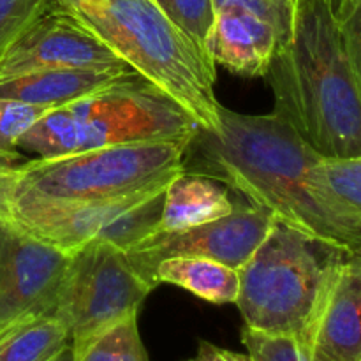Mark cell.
<instances>
[{"label": "cell", "mask_w": 361, "mask_h": 361, "mask_svg": "<svg viewBox=\"0 0 361 361\" xmlns=\"http://www.w3.org/2000/svg\"><path fill=\"white\" fill-rule=\"evenodd\" d=\"M207 175L242 192L277 222L345 250L361 249V221L317 180L323 157L277 113L242 115L221 104L219 126L192 141Z\"/></svg>", "instance_id": "cell-1"}, {"label": "cell", "mask_w": 361, "mask_h": 361, "mask_svg": "<svg viewBox=\"0 0 361 361\" xmlns=\"http://www.w3.org/2000/svg\"><path fill=\"white\" fill-rule=\"evenodd\" d=\"M275 113L321 157L361 155V88L328 0H300L267 74Z\"/></svg>", "instance_id": "cell-2"}, {"label": "cell", "mask_w": 361, "mask_h": 361, "mask_svg": "<svg viewBox=\"0 0 361 361\" xmlns=\"http://www.w3.org/2000/svg\"><path fill=\"white\" fill-rule=\"evenodd\" d=\"M94 32L122 62L178 102L197 126H219L215 63L154 0H53Z\"/></svg>", "instance_id": "cell-3"}, {"label": "cell", "mask_w": 361, "mask_h": 361, "mask_svg": "<svg viewBox=\"0 0 361 361\" xmlns=\"http://www.w3.org/2000/svg\"><path fill=\"white\" fill-rule=\"evenodd\" d=\"M201 127L154 83L130 73L115 83L46 113L18 150L53 159L140 141L194 140Z\"/></svg>", "instance_id": "cell-4"}, {"label": "cell", "mask_w": 361, "mask_h": 361, "mask_svg": "<svg viewBox=\"0 0 361 361\" xmlns=\"http://www.w3.org/2000/svg\"><path fill=\"white\" fill-rule=\"evenodd\" d=\"M349 252L353 250L275 222L264 242L240 268L235 305L245 326L295 337L307 348L335 270Z\"/></svg>", "instance_id": "cell-5"}, {"label": "cell", "mask_w": 361, "mask_h": 361, "mask_svg": "<svg viewBox=\"0 0 361 361\" xmlns=\"http://www.w3.org/2000/svg\"><path fill=\"white\" fill-rule=\"evenodd\" d=\"M194 140L140 141L23 162L14 197L87 201L130 196L171 182Z\"/></svg>", "instance_id": "cell-6"}, {"label": "cell", "mask_w": 361, "mask_h": 361, "mask_svg": "<svg viewBox=\"0 0 361 361\" xmlns=\"http://www.w3.org/2000/svg\"><path fill=\"white\" fill-rule=\"evenodd\" d=\"M164 185L109 200L48 201L14 197L11 219L37 238L71 254L87 243L130 250L157 231Z\"/></svg>", "instance_id": "cell-7"}, {"label": "cell", "mask_w": 361, "mask_h": 361, "mask_svg": "<svg viewBox=\"0 0 361 361\" xmlns=\"http://www.w3.org/2000/svg\"><path fill=\"white\" fill-rule=\"evenodd\" d=\"M111 243H87L71 252L53 316L69 331L71 345L140 312L154 291Z\"/></svg>", "instance_id": "cell-8"}, {"label": "cell", "mask_w": 361, "mask_h": 361, "mask_svg": "<svg viewBox=\"0 0 361 361\" xmlns=\"http://www.w3.org/2000/svg\"><path fill=\"white\" fill-rule=\"evenodd\" d=\"M69 256L13 219L0 222V335L53 316Z\"/></svg>", "instance_id": "cell-9"}, {"label": "cell", "mask_w": 361, "mask_h": 361, "mask_svg": "<svg viewBox=\"0 0 361 361\" xmlns=\"http://www.w3.org/2000/svg\"><path fill=\"white\" fill-rule=\"evenodd\" d=\"M275 222L277 219L263 208L254 204L235 207L231 214L194 228L152 233L143 242L127 250V256L137 274L154 288L159 286L154 270L166 257H210L240 270L264 242Z\"/></svg>", "instance_id": "cell-10"}, {"label": "cell", "mask_w": 361, "mask_h": 361, "mask_svg": "<svg viewBox=\"0 0 361 361\" xmlns=\"http://www.w3.org/2000/svg\"><path fill=\"white\" fill-rule=\"evenodd\" d=\"M94 32L53 4L0 55V80L42 69L122 67Z\"/></svg>", "instance_id": "cell-11"}, {"label": "cell", "mask_w": 361, "mask_h": 361, "mask_svg": "<svg viewBox=\"0 0 361 361\" xmlns=\"http://www.w3.org/2000/svg\"><path fill=\"white\" fill-rule=\"evenodd\" d=\"M307 349L319 361H361V249L335 270Z\"/></svg>", "instance_id": "cell-12"}, {"label": "cell", "mask_w": 361, "mask_h": 361, "mask_svg": "<svg viewBox=\"0 0 361 361\" xmlns=\"http://www.w3.org/2000/svg\"><path fill=\"white\" fill-rule=\"evenodd\" d=\"M281 48L274 25L245 9H217L210 56L215 66L243 78H264Z\"/></svg>", "instance_id": "cell-13"}, {"label": "cell", "mask_w": 361, "mask_h": 361, "mask_svg": "<svg viewBox=\"0 0 361 361\" xmlns=\"http://www.w3.org/2000/svg\"><path fill=\"white\" fill-rule=\"evenodd\" d=\"M136 71L129 66L104 69H42L0 80V97L46 109L63 108Z\"/></svg>", "instance_id": "cell-14"}, {"label": "cell", "mask_w": 361, "mask_h": 361, "mask_svg": "<svg viewBox=\"0 0 361 361\" xmlns=\"http://www.w3.org/2000/svg\"><path fill=\"white\" fill-rule=\"evenodd\" d=\"M235 204L221 180L203 173H182L169 182L157 231H182L231 214Z\"/></svg>", "instance_id": "cell-15"}, {"label": "cell", "mask_w": 361, "mask_h": 361, "mask_svg": "<svg viewBox=\"0 0 361 361\" xmlns=\"http://www.w3.org/2000/svg\"><path fill=\"white\" fill-rule=\"evenodd\" d=\"M157 284H173L214 305L236 303L240 270L221 261L197 256L166 257L155 267Z\"/></svg>", "instance_id": "cell-16"}, {"label": "cell", "mask_w": 361, "mask_h": 361, "mask_svg": "<svg viewBox=\"0 0 361 361\" xmlns=\"http://www.w3.org/2000/svg\"><path fill=\"white\" fill-rule=\"evenodd\" d=\"M69 345L66 326L55 316H42L0 335V361H53Z\"/></svg>", "instance_id": "cell-17"}, {"label": "cell", "mask_w": 361, "mask_h": 361, "mask_svg": "<svg viewBox=\"0 0 361 361\" xmlns=\"http://www.w3.org/2000/svg\"><path fill=\"white\" fill-rule=\"evenodd\" d=\"M73 361H150L137 326V314H130L94 337L73 344Z\"/></svg>", "instance_id": "cell-18"}, {"label": "cell", "mask_w": 361, "mask_h": 361, "mask_svg": "<svg viewBox=\"0 0 361 361\" xmlns=\"http://www.w3.org/2000/svg\"><path fill=\"white\" fill-rule=\"evenodd\" d=\"M317 180L331 200L361 221V155L323 157L317 164Z\"/></svg>", "instance_id": "cell-19"}, {"label": "cell", "mask_w": 361, "mask_h": 361, "mask_svg": "<svg viewBox=\"0 0 361 361\" xmlns=\"http://www.w3.org/2000/svg\"><path fill=\"white\" fill-rule=\"evenodd\" d=\"M176 28L190 39L203 56L212 62L210 41L215 27L214 0H154Z\"/></svg>", "instance_id": "cell-20"}, {"label": "cell", "mask_w": 361, "mask_h": 361, "mask_svg": "<svg viewBox=\"0 0 361 361\" xmlns=\"http://www.w3.org/2000/svg\"><path fill=\"white\" fill-rule=\"evenodd\" d=\"M242 344L252 361H319L305 345L288 335L263 334L243 326Z\"/></svg>", "instance_id": "cell-21"}, {"label": "cell", "mask_w": 361, "mask_h": 361, "mask_svg": "<svg viewBox=\"0 0 361 361\" xmlns=\"http://www.w3.org/2000/svg\"><path fill=\"white\" fill-rule=\"evenodd\" d=\"M49 109L32 106L14 99L0 97V152L20 154L18 141L27 130H30Z\"/></svg>", "instance_id": "cell-22"}, {"label": "cell", "mask_w": 361, "mask_h": 361, "mask_svg": "<svg viewBox=\"0 0 361 361\" xmlns=\"http://www.w3.org/2000/svg\"><path fill=\"white\" fill-rule=\"evenodd\" d=\"M214 2L215 11L236 7L267 20L277 30L281 46H284L291 37L300 7V0H214Z\"/></svg>", "instance_id": "cell-23"}, {"label": "cell", "mask_w": 361, "mask_h": 361, "mask_svg": "<svg viewBox=\"0 0 361 361\" xmlns=\"http://www.w3.org/2000/svg\"><path fill=\"white\" fill-rule=\"evenodd\" d=\"M51 6L53 0H0V55Z\"/></svg>", "instance_id": "cell-24"}, {"label": "cell", "mask_w": 361, "mask_h": 361, "mask_svg": "<svg viewBox=\"0 0 361 361\" xmlns=\"http://www.w3.org/2000/svg\"><path fill=\"white\" fill-rule=\"evenodd\" d=\"M337 20L349 63L361 88V0H351Z\"/></svg>", "instance_id": "cell-25"}, {"label": "cell", "mask_w": 361, "mask_h": 361, "mask_svg": "<svg viewBox=\"0 0 361 361\" xmlns=\"http://www.w3.org/2000/svg\"><path fill=\"white\" fill-rule=\"evenodd\" d=\"M21 164L23 162H21L20 155L0 157V222L11 219L14 190L18 185Z\"/></svg>", "instance_id": "cell-26"}, {"label": "cell", "mask_w": 361, "mask_h": 361, "mask_svg": "<svg viewBox=\"0 0 361 361\" xmlns=\"http://www.w3.org/2000/svg\"><path fill=\"white\" fill-rule=\"evenodd\" d=\"M187 361H252L247 353H235L231 349L219 348L212 342L201 341L196 356Z\"/></svg>", "instance_id": "cell-27"}, {"label": "cell", "mask_w": 361, "mask_h": 361, "mask_svg": "<svg viewBox=\"0 0 361 361\" xmlns=\"http://www.w3.org/2000/svg\"><path fill=\"white\" fill-rule=\"evenodd\" d=\"M328 2H330L331 9H334L335 16L338 18L345 9H348V6L351 4V0H328Z\"/></svg>", "instance_id": "cell-28"}, {"label": "cell", "mask_w": 361, "mask_h": 361, "mask_svg": "<svg viewBox=\"0 0 361 361\" xmlns=\"http://www.w3.org/2000/svg\"><path fill=\"white\" fill-rule=\"evenodd\" d=\"M53 361H73V348H71V345H69V348H67L66 351L60 353V355L56 356V358L53 360Z\"/></svg>", "instance_id": "cell-29"}, {"label": "cell", "mask_w": 361, "mask_h": 361, "mask_svg": "<svg viewBox=\"0 0 361 361\" xmlns=\"http://www.w3.org/2000/svg\"><path fill=\"white\" fill-rule=\"evenodd\" d=\"M9 155H20V154H4V152H0V157H9Z\"/></svg>", "instance_id": "cell-30"}]
</instances>
